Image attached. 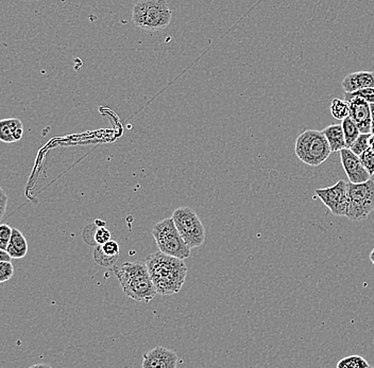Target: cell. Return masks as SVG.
<instances>
[{"instance_id": "6da1fadb", "label": "cell", "mask_w": 374, "mask_h": 368, "mask_svg": "<svg viewBox=\"0 0 374 368\" xmlns=\"http://www.w3.org/2000/svg\"><path fill=\"white\" fill-rule=\"evenodd\" d=\"M145 263L157 295L171 296L179 293L189 272L184 260L157 251L149 255Z\"/></svg>"}, {"instance_id": "7a4b0ae2", "label": "cell", "mask_w": 374, "mask_h": 368, "mask_svg": "<svg viewBox=\"0 0 374 368\" xmlns=\"http://www.w3.org/2000/svg\"><path fill=\"white\" fill-rule=\"evenodd\" d=\"M122 292L136 302H149L157 295L145 261L126 263L113 267Z\"/></svg>"}, {"instance_id": "3957f363", "label": "cell", "mask_w": 374, "mask_h": 368, "mask_svg": "<svg viewBox=\"0 0 374 368\" xmlns=\"http://www.w3.org/2000/svg\"><path fill=\"white\" fill-rule=\"evenodd\" d=\"M173 12L165 0L138 1L132 12V20L136 27L146 31L163 30L171 24Z\"/></svg>"}, {"instance_id": "277c9868", "label": "cell", "mask_w": 374, "mask_h": 368, "mask_svg": "<svg viewBox=\"0 0 374 368\" xmlns=\"http://www.w3.org/2000/svg\"><path fill=\"white\" fill-rule=\"evenodd\" d=\"M295 153L306 165L317 167L330 157L332 151L322 131L305 130L297 137Z\"/></svg>"}, {"instance_id": "5b68a950", "label": "cell", "mask_w": 374, "mask_h": 368, "mask_svg": "<svg viewBox=\"0 0 374 368\" xmlns=\"http://www.w3.org/2000/svg\"><path fill=\"white\" fill-rule=\"evenodd\" d=\"M152 235L161 253L180 260H185L191 256V249L180 236L173 218L157 223L153 226Z\"/></svg>"}, {"instance_id": "8992f818", "label": "cell", "mask_w": 374, "mask_h": 368, "mask_svg": "<svg viewBox=\"0 0 374 368\" xmlns=\"http://www.w3.org/2000/svg\"><path fill=\"white\" fill-rule=\"evenodd\" d=\"M180 236L189 249L203 245L206 241V228L195 210L189 207H179L171 216Z\"/></svg>"}, {"instance_id": "52a82bcc", "label": "cell", "mask_w": 374, "mask_h": 368, "mask_svg": "<svg viewBox=\"0 0 374 368\" xmlns=\"http://www.w3.org/2000/svg\"><path fill=\"white\" fill-rule=\"evenodd\" d=\"M348 209L347 218L363 221L374 210V181L363 184L348 183Z\"/></svg>"}, {"instance_id": "ba28073f", "label": "cell", "mask_w": 374, "mask_h": 368, "mask_svg": "<svg viewBox=\"0 0 374 368\" xmlns=\"http://www.w3.org/2000/svg\"><path fill=\"white\" fill-rule=\"evenodd\" d=\"M315 194L334 216H347L349 202L347 182L340 179L332 187L319 188L315 190Z\"/></svg>"}, {"instance_id": "9c48e42d", "label": "cell", "mask_w": 374, "mask_h": 368, "mask_svg": "<svg viewBox=\"0 0 374 368\" xmlns=\"http://www.w3.org/2000/svg\"><path fill=\"white\" fill-rule=\"evenodd\" d=\"M340 159L341 165L351 184H363L371 179L359 156L355 155L350 149L341 150Z\"/></svg>"}, {"instance_id": "30bf717a", "label": "cell", "mask_w": 374, "mask_h": 368, "mask_svg": "<svg viewBox=\"0 0 374 368\" xmlns=\"http://www.w3.org/2000/svg\"><path fill=\"white\" fill-rule=\"evenodd\" d=\"M178 357L175 351L162 346H157L145 353L142 368H177Z\"/></svg>"}, {"instance_id": "8fae6325", "label": "cell", "mask_w": 374, "mask_h": 368, "mask_svg": "<svg viewBox=\"0 0 374 368\" xmlns=\"http://www.w3.org/2000/svg\"><path fill=\"white\" fill-rule=\"evenodd\" d=\"M349 117L357 124L361 134H371L370 104L361 98L349 99Z\"/></svg>"}, {"instance_id": "7c38bea8", "label": "cell", "mask_w": 374, "mask_h": 368, "mask_svg": "<svg viewBox=\"0 0 374 368\" xmlns=\"http://www.w3.org/2000/svg\"><path fill=\"white\" fill-rule=\"evenodd\" d=\"M345 93H354L365 89H374V71L349 73L341 82Z\"/></svg>"}, {"instance_id": "4fadbf2b", "label": "cell", "mask_w": 374, "mask_h": 368, "mask_svg": "<svg viewBox=\"0 0 374 368\" xmlns=\"http://www.w3.org/2000/svg\"><path fill=\"white\" fill-rule=\"evenodd\" d=\"M24 126L17 118L0 120V141L5 144H14L22 138Z\"/></svg>"}, {"instance_id": "5bb4252c", "label": "cell", "mask_w": 374, "mask_h": 368, "mask_svg": "<svg viewBox=\"0 0 374 368\" xmlns=\"http://www.w3.org/2000/svg\"><path fill=\"white\" fill-rule=\"evenodd\" d=\"M120 244L116 241L110 240L101 246L96 247L94 259L102 267H113L120 257Z\"/></svg>"}, {"instance_id": "9a60e30c", "label": "cell", "mask_w": 374, "mask_h": 368, "mask_svg": "<svg viewBox=\"0 0 374 368\" xmlns=\"http://www.w3.org/2000/svg\"><path fill=\"white\" fill-rule=\"evenodd\" d=\"M112 235L106 228H99L97 225H89L83 232V239L85 242L94 246H101L112 240Z\"/></svg>"}, {"instance_id": "2e32d148", "label": "cell", "mask_w": 374, "mask_h": 368, "mask_svg": "<svg viewBox=\"0 0 374 368\" xmlns=\"http://www.w3.org/2000/svg\"><path fill=\"white\" fill-rule=\"evenodd\" d=\"M7 253L12 259L24 258L28 253V242L22 233L17 228H13L12 230L11 240L8 245Z\"/></svg>"}, {"instance_id": "e0dca14e", "label": "cell", "mask_w": 374, "mask_h": 368, "mask_svg": "<svg viewBox=\"0 0 374 368\" xmlns=\"http://www.w3.org/2000/svg\"><path fill=\"white\" fill-rule=\"evenodd\" d=\"M322 132L326 136L332 153L340 152L343 149H347L341 124H332V126H326Z\"/></svg>"}, {"instance_id": "ac0fdd59", "label": "cell", "mask_w": 374, "mask_h": 368, "mask_svg": "<svg viewBox=\"0 0 374 368\" xmlns=\"http://www.w3.org/2000/svg\"><path fill=\"white\" fill-rule=\"evenodd\" d=\"M341 128H343V135H345V146H347V149H350L353 142L361 135L359 126L350 117H348L341 122Z\"/></svg>"}, {"instance_id": "d6986e66", "label": "cell", "mask_w": 374, "mask_h": 368, "mask_svg": "<svg viewBox=\"0 0 374 368\" xmlns=\"http://www.w3.org/2000/svg\"><path fill=\"white\" fill-rule=\"evenodd\" d=\"M330 110L335 119L343 122V119L349 117V104L345 100L338 99V98L333 99Z\"/></svg>"}, {"instance_id": "ffe728a7", "label": "cell", "mask_w": 374, "mask_h": 368, "mask_svg": "<svg viewBox=\"0 0 374 368\" xmlns=\"http://www.w3.org/2000/svg\"><path fill=\"white\" fill-rule=\"evenodd\" d=\"M369 363L361 355H349L337 363V368H368Z\"/></svg>"}, {"instance_id": "44dd1931", "label": "cell", "mask_w": 374, "mask_h": 368, "mask_svg": "<svg viewBox=\"0 0 374 368\" xmlns=\"http://www.w3.org/2000/svg\"><path fill=\"white\" fill-rule=\"evenodd\" d=\"M370 136L371 134H361L357 137V140L353 142L352 146H351L350 150L354 153L355 155L359 156V155L363 154L364 152L368 150L370 148L369 140Z\"/></svg>"}, {"instance_id": "7402d4cb", "label": "cell", "mask_w": 374, "mask_h": 368, "mask_svg": "<svg viewBox=\"0 0 374 368\" xmlns=\"http://www.w3.org/2000/svg\"><path fill=\"white\" fill-rule=\"evenodd\" d=\"M352 98H361L365 100L369 104H374V89H365L361 91H354V93H345V101H348Z\"/></svg>"}, {"instance_id": "603a6c76", "label": "cell", "mask_w": 374, "mask_h": 368, "mask_svg": "<svg viewBox=\"0 0 374 368\" xmlns=\"http://www.w3.org/2000/svg\"><path fill=\"white\" fill-rule=\"evenodd\" d=\"M12 230L11 226L8 224H0V249L7 251L8 245L11 240Z\"/></svg>"}, {"instance_id": "cb8c5ba5", "label": "cell", "mask_w": 374, "mask_h": 368, "mask_svg": "<svg viewBox=\"0 0 374 368\" xmlns=\"http://www.w3.org/2000/svg\"><path fill=\"white\" fill-rule=\"evenodd\" d=\"M359 159H361L370 177H372L374 175V151L372 149H368L366 152L359 155Z\"/></svg>"}, {"instance_id": "d4e9b609", "label": "cell", "mask_w": 374, "mask_h": 368, "mask_svg": "<svg viewBox=\"0 0 374 368\" xmlns=\"http://www.w3.org/2000/svg\"><path fill=\"white\" fill-rule=\"evenodd\" d=\"M14 275V265L12 263H0V284L9 281Z\"/></svg>"}, {"instance_id": "484cf974", "label": "cell", "mask_w": 374, "mask_h": 368, "mask_svg": "<svg viewBox=\"0 0 374 368\" xmlns=\"http://www.w3.org/2000/svg\"><path fill=\"white\" fill-rule=\"evenodd\" d=\"M8 200H9V198H8L7 193H6L3 187L0 186V222L5 216L6 212H7Z\"/></svg>"}, {"instance_id": "4316f807", "label": "cell", "mask_w": 374, "mask_h": 368, "mask_svg": "<svg viewBox=\"0 0 374 368\" xmlns=\"http://www.w3.org/2000/svg\"><path fill=\"white\" fill-rule=\"evenodd\" d=\"M11 257L8 255L7 251H3V249H0V263H5V261H8V263H11Z\"/></svg>"}, {"instance_id": "83f0119b", "label": "cell", "mask_w": 374, "mask_h": 368, "mask_svg": "<svg viewBox=\"0 0 374 368\" xmlns=\"http://www.w3.org/2000/svg\"><path fill=\"white\" fill-rule=\"evenodd\" d=\"M371 110V134H374V104H370Z\"/></svg>"}, {"instance_id": "f1b7e54d", "label": "cell", "mask_w": 374, "mask_h": 368, "mask_svg": "<svg viewBox=\"0 0 374 368\" xmlns=\"http://www.w3.org/2000/svg\"><path fill=\"white\" fill-rule=\"evenodd\" d=\"M29 368H52L49 364H34V365L30 366Z\"/></svg>"}, {"instance_id": "f546056e", "label": "cell", "mask_w": 374, "mask_h": 368, "mask_svg": "<svg viewBox=\"0 0 374 368\" xmlns=\"http://www.w3.org/2000/svg\"><path fill=\"white\" fill-rule=\"evenodd\" d=\"M369 145L370 149L374 151V134H371V136H370Z\"/></svg>"}, {"instance_id": "4dcf8cb0", "label": "cell", "mask_w": 374, "mask_h": 368, "mask_svg": "<svg viewBox=\"0 0 374 368\" xmlns=\"http://www.w3.org/2000/svg\"><path fill=\"white\" fill-rule=\"evenodd\" d=\"M370 260H371V263H373L374 265V249H372L371 253H370Z\"/></svg>"}, {"instance_id": "1f68e13d", "label": "cell", "mask_w": 374, "mask_h": 368, "mask_svg": "<svg viewBox=\"0 0 374 368\" xmlns=\"http://www.w3.org/2000/svg\"><path fill=\"white\" fill-rule=\"evenodd\" d=\"M368 368H374V367H372V366H369V367H368Z\"/></svg>"}]
</instances>
